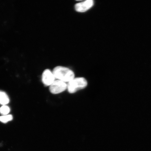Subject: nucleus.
<instances>
[{"instance_id":"5","label":"nucleus","mask_w":151,"mask_h":151,"mask_svg":"<svg viewBox=\"0 0 151 151\" xmlns=\"http://www.w3.org/2000/svg\"><path fill=\"white\" fill-rule=\"evenodd\" d=\"M42 78L43 84L46 86H50L55 80L52 71L48 69L43 72Z\"/></svg>"},{"instance_id":"6","label":"nucleus","mask_w":151,"mask_h":151,"mask_svg":"<svg viewBox=\"0 0 151 151\" xmlns=\"http://www.w3.org/2000/svg\"><path fill=\"white\" fill-rule=\"evenodd\" d=\"M9 102V98L5 92L0 90V104L2 105H7Z\"/></svg>"},{"instance_id":"3","label":"nucleus","mask_w":151,"mask_h":151,"mask_svg":"<svg viewBox=\"0 0 151 151\" xmlns=\"http://www.w3.org/2000/svg\"><path fill=\"white\" fill-rule=\"evenodd\" d=\"M67 89L66 83L59 80H56L50 86V91L53 94H58L64 92Z\"/></svg>"},{"instance_id":"8","label":"nucleus","mask_w":151,"mask_h":151,"mask_svg":"<svg viewBox=\"0 0 151 151\" xmlns=\"http://www.w3.org/2000/svg\"><path fill=\"white\" fill-rule=\"evenodd\" d=\"M10 111V108L7 105H2L0 107V113L3 116L9 114Z\"/></svg>"},{"instance_id":"2","label":"nucleus","mask_w":151,"mask_h":151,"mask_svg":"<svg viewBox=\"0 0 151 151\" xmlns=\"http://www.w3.org/2000/svg\"><path fill=\"white\" fill-rule=\"evenodd\" d=\"M87 85V81L84 77H77L68 83L67 90L69 93H73L84 89Z\"/></svg>"},{"instance_id":"4","label":"nucleus","mask_w":151,"mask_h":151,"mask_svg":"<svg viewBox=\"0 0 151 151\" xmlns=\"http://www.w3.org/2000/svg\"><path fill=\"white\" fill-rule=\"evenodd\" d=\"M94 4L93 0H86L75 5V9L77 12L83 13L91 8Z\"/></svg>"},{"instance_id":"7","label":"nucleus","mask_w":151,"mask_h":151,"mask_svg":"<svg viewBox=\"0 0 151 151\" xmlns=\"http://www.w3.org/2000/svg\"><path fill=\"white\" fill-rule=\"evenodd\" d=\"M13 119V117L12 115L10 114L4 115V116H0V122L6 123L12 120Z\"/></svg>"},{"instance_id":"1","label":"nucleus","mask_w":151,"mask_h":151,"mask_svg":"<svg viewBox=\"0 0 151 151\" xmlns=\"http://www.w3.org/2000/svg\"><path fill=\"white\" fill-rule=\"evenodd\" d=\"M52 73L55 78L64 82H69L75 78V73L68 68L58 66L54 68Z\"/></svg>"}]
</instances>
